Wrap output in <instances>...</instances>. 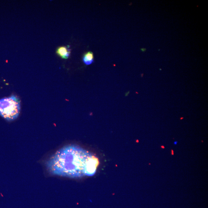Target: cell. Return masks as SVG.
Instances as JSON below:
<instances>
[{"label": "cell", "instance_id": "obj_1", "mask_svg": "<svg viewBox=\"0 0 208 208\" xmlns=\"http://www.w3.org/2000/svg\"><path fill=\"white\" fill-rule=\"evenodd\" d=\"M98 164V158L90 152L71 145L58 150L46 166L53 175L76 178L94 175Z\"/></svg>", "mask_w": 208, "mask_h": 208}, {"label": "cell", "instance_id": "obj_2", "mask_svg": "<svg viewBox=\"0 0 208 208\" xmlns=\"http://www.w3.org/2000/svg\"><path fill=\"white\" fill-rule=\"evenodd\" d=\"M21 109L20 101L15 95L0 99V116L9 121H13L19 116Z\"/></svg>", "mask_w": 208, "mask_h": 208}, {"label": "cell", "instance_id": "obj_3", "mask_svg": "<svg viewBox=\"0 0 208 208\" xmlns=\"http://www.w3.org/2000/svg\"><path fill=\"white\" fill-rule=\"evenodd\" d=\"M57 53L63 59H67L69 58L70 54V50L69 48L65 46L59 47L57 50Z\"/></svg>", "mask_w": 208, "mask_h": 208}, {"label": "cell", "instance_id": "obj_4", "mask_svg": "<svg viewBox=\"0 0 208 208\" xmlns=\"http://www.w3.org/2000/svg\"><path fill=\"white\" fill-rule=\"evenodd\" d=\"M83 62L86 65H90L94 62V56L93 53L89 51L84 55L83 58Z\"/></svg>", "mask_w": 208, "mask_h": 208}, {"label": "cell", "instance_id": "obj_5", "mask_svg": "<svg viewBox=\"0 0 208 208\" xmlns=\"http://www.w3.org/2000/svg\"><path fill=\"white\" fill-rule=\"evenodd\" d=\"M141 50H142V52H146V49L144 48H142L141 49Z\"/></svg>", "mask_w": 208, "mask_h": 208}, {"label": "cell", "instance_id": "obj_6", "mask_svg": "<svg viewBox=\"0 0 208 208\" xmlns=\"http://www.w3.org/2000/svg\"><path fill=\"white\" fill-rule=\"evenodd\" d=\"M177 141H176V142H174V145H177Z\"/></svg>", "mask_w": 208, "mask_h": 208}]
</instances>
